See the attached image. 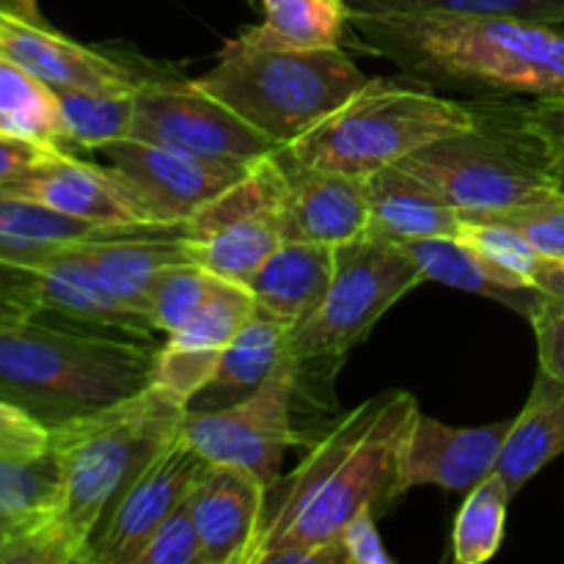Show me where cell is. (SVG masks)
Masks as SVG:
<instances>
[{"instance_id": "24", "label": "cell", "mask_w": 564, "mask_h": 564, "mask_svg": "<svg viewBox=\"0 0 564 564\" xmlns=\"http://www.w3.org/2000/svg\"><path fill=\"white\" fill-rule=\"evenodd\" d=\"M290 356V328L273 314L257 306L242 323L235 339L226 345L218 369L202 391L191 400L187 411H220L253 394Z\"/></svg>"}, {"instance_id": "19", "label": "cell", "mask_w": 564, "mask_h": 564, "mask_svg": "<svg viewBox=\"0 0 564 564\" xmlns=\"http://www.w3.org/2000/svg\"><path fill=\"white\" fill-rule=\"evenodd\" d=\"M204 564H248L262 529L268 488L251 471L207 463L185 496Z\"/></svg>"}, {"instance_id": "15", "label": "cell", "mask_w": 564, "mask_h": 564, "mask_svg": "<svg viewBox=\"0 0 564 564\" xmlns=\"http://www.w3.org/2000/svg\"><path fill=\"white\" fill-rule=\"evenodd\" d=\"M512 422L482 427H452L416 411L400 446L394 499L419 485H438L444 490H471L496 471L507 430Z\"/></svg>"}, {"instance_id": "12", "label": "cell", "mask_w": 564, "mask_h": 564, "mask_svg": "<svg viewBox=\"0 0 564 564\" xmlns=\"http://www.w3.org/2000/svg\"><path fill=\"white\" fill-rule=\"evenodd\" d=\"M207 460L180 433L132 479L91 540L88 564H135L160 523L185 501Z\"/></svg>"}, {"instance_id": "43", "label": "cell", "mask_w": 564, "mask_h": 564, "mask_svg": "<svg viewBox=\"0 0 564 564\" xmlns=\"http://www.w3.org/2000/svg\"><path fill=\"white\" fill-rule=\"evenodd\" d=\"M534 286L545 295L556 297V301H564V262H549L545 259L538 279H534Z\"/></svg>"}, {"instance_id": "10", "label": "cell", "mask_w": 564, "mask_h": 564, "mask_svg": "<svg viewBox=\"0 0 564 564\" xmlns=\"http://www.w3.org/2000/svg\"><path fill=\"white\" fill-rule=\"evenodd\" d=\"M130 138L235 169H251L279 152L270 138L196 80L163 77H143L138 86Z\"/></svg>"}, {"instance_id": "40", "label": "cell", "mask_w": 564, "mask_h": 564, "mask_svg": "<svg viewBox=\"0 0 564 564\" xmlns=\"http://www.w3.org/2000/svg\"><path fill=\"white\" fill-rule=\"evenodd\" d=\"M378 516L372 510H361L339 534V549L345 564H394L389 551L383 549L378 527Z\"/></svg>"}, {"instance_id": "16", "label": "cell", "mask_w": 564, "mask_h": 564, "mask_svg": "<svg viewBox=\"0 0 564 564\" xmlns=\"http://www.w3.org/2000/svg\"><path fill=\"white\" fill-rule=\"evenodd\" d=\"M80 242V240H77ZM33 273L36 317H58L75 328L119 330L130 339H152L158 334L147 312L130 306L97 279L86 259L77 253L75 242L55 246L22 262Z\"/></svg>"}, {"instance_id": "3", "label": "cell", "mask_w": 564, "mask_h": 564, "mask_svg": "<svg viewBox=\"0 0 564 564\" xmlns=\"http://www.w3.org/2000/svg\"><path fill=\"white\" fill-rule=\"evenodd\" d=\"M154 361L143 339L20 319L0 328V397L55 430L147 391Z\"/></svg>"}, {"instance_id": "9", "label": "cell", "mask_w": 564, "mask_h": 564, "mask_svg": "<svg viewBox=\"0 0 564 564\" xmlns=\"http://www.w3.org/2000/svg\"><path fill=\"white\" fill-rule=\"evenodd\" d=\"M290 171L279 152L253 163L235 185L182 224L191 262L220 279L248 284L284 242V193Z\"/></svg>"}, {"instance_id": "23", "label": "cell", "mask_w": 564, "mask_h": 564, "mask_svg": "<svg viewBox=\"0 0 564 564\" xmlns=\"http://www.w3.org/2000/svg\"><path fill=\"white\" fill-rule=\"evenodd\" d=\"M336 270V246L281 242L273 257L248 279L257 306L273 314L286 328L306 323L325 301Z\"/></svg>"}, {"instance_id": "27", "label": "cell", "mask_w": 564, "mask_h": 564, "mask_svg": "<svg viewBox=\"0 0 564 564\" xmlns=\"http://www.w3.org/2000/svg\"><path fill=\"white\" fill-rule=\"evenodd\" d=\"M400 246L419 264L424 281H438L452 290L490 297V301L516 308L523 317L540 297V290H516V286L505 284L496 270L457 237H427V240H411L400 242Z\"/></svg>"}, {"instance_id": "45", "label": "cell", "mask_w": 564, "mask_h": 564, "mask_svg": "<svg viewBox=\"0 0 564 564\" xmlns=\"http://www.w3.org/2000/svg\"><path fill=\"white\" fill-rule=\"evenodd\" d=\"M6 534H9V527H6V523H3V521H0V545H3Z\"/></svg>"}, {"instance_id": "6", "label": "cell", "mask_w": 564, "mask_h": 564, "mask_svg": "<svg viewBox=\"0 0 564 564\" xmlns=\"http://www.w3.org/2000/svg\"><path fill=\"white\" fill-rule=\"evenodd\" d=\"M400 165L438 191L463 218L501 213L564 187L562 158L527 124L523 105L477 108L468 130L419 149Z\"/></svg>"}, {"instance_id": "18", "label": "cell", "mask_w": 564, "mask_h": 564, "mask_svg": "<svg viewBox=\"0 0 564 564\" xmlns=\"http://www.w3.org/2000/svg\"><path fill=\"white\" fill-rule=\"evenodd\" d=\"M253 308L257 301L246 284L218 279L213 295L198 308L196 317L165 336V345L158 347L152 386L191 405L193 397L215 375L226 345L235 339Z\"/></svg>"}, {"instance_id": "34", "label": "cell", "mask_w": 564, "mask_h": 564, "mask_svg": "<svg viewBox=\"0 0 564 564\" xmlns=\"http://www.w3.org/2000/svg\"><path fill=\"white\" fill-rule=\"evenodd\" d=\"M350 14H460L564 25V0H347Z\"/></svg>"}, {"instance_id": "20", "label": "cell", "mask_w": 564, "mask_h": 564, "mask_svg": "<svg viewBox=\"0 0 564 564\" xmlns=\"http://www.w3.org/2000/svg\"><path fill=\"white\" fill-rule=\"evenodd\" d=\"M284 163L290 171L284 193V242L341 246L367 235V176L306 169L286 158Z\"/></svg>"}, {"instance_id": "4", "label": "cell", "mask_w": 564, "mask_h": 564, "mask_svg": "<svg viewBox=\"0 0 564 564\" xmlns=\"http://www.w3.org/2000/svg\"><path fill=\"white\" fill-rule=\"evenodd\" d=\"M185 413V402L149 386L132 400L50 430L58 496L47 518L75 564H88L94 534L132 479L180 433Z\"/></svg>"}, {"instance_id": "30", "label": "cell", "mask_w": 564, "mask_h": 564, "mask_svg": "<svg viewBox=\"0 0 564 564\" xmlns=\"http://www.w3.org/2000/svg\"><path fill=\"white\" fill-rule=\"evenodd\" d=\"M0 132L69 149L55 91L0 53Z\"/></svg>"}, {"instance_id": "22", "label": "cell", "mask_w": 564, "mask_h": 564, "mask_svg": "<svg viewBox=\"0 0 564 564\" xmlns=\"http://www.w3.org/2000/svg\"><path fill=\"white\" fill-rule=\"evenodd\" d=\"M367 235L391 242L457 237L463 215L438 191L402 165H389L367 176Z\"/></svg>"}, {"instance_id": "36", "label": "cell", "mask_w": 564, "mask_h": 564, "mask_svg": "<svg viewBox=\"0 0 564 564\" xmlns=\"http://www.w3.org/2000/svg\"><path fill=\"white\" fill-rule=\"evenodd\" d=\"M479 218L512 226L532 242L540 257L549 262H564V187H554L516 207L479 215Z\"/></svg>"}, {"instance_id": "5", "label": "cell", "mask_w": 564, "mask_h": 564, "mask_svg": "<svg viewBox=\"0 0 564 564\" xmlns=\"http://www.w3.org/2000/svg\"><path fill=\"white\" fill-rule=\"evenodd\" d=\"M372 80L341 47L264 50L231 39L198 86L279 149L328 119Z\"/></svg>"}, {"instance_id": "2", "label": "cell", "mask_w": 564, "mask_h": 564, "mask_svg": "<svg viewBox=\"0 0 564 564\" xmlns=\"http://www.w3.org/2000/svg\"><path fill=\"white\" fill-rule=\"evenodd\" d=\"M358 47L427 88L471 97L564 99V31L460 14H350Z\"/></svg>"}, {"instance_id": "25", "label": "cell", "mask_w": 564, "mask_h": 564, "mask_svg": "<svg viewBox=\"0 0 564 564\" xmlns=\"http://www.w3.org/2000/svg\"><path fill=\"white\" fill-rule=\"evenodd\" d=\"M560 455H564V383L540 369L527 405L507 430L496 474L516 496Z\"/></svg>"}, {"instance_id": "11", "label": "cell", "mask_w": 564, "mask_h": 564, "mask_svg": "<svg viewBox=\"0 0 564 564\" xmlns=\"http://www.w3.org/2000/svg\"><path fill=\"white\" fill-rule=\"evenodd\" d=\"M297 372V361L286 356L253 394L235 405L220 411H187L182 435L207 463L246 468L270 490L281 479L286 452L297 441L292 427Z\"/></svg>"}, {"instance_id": "8", "label": "cell", "mask_w": 564, "mask_h": 564, "mask_svg": "<svg viewBox=\"0 0 564 564\" xmlns=\"http://www.w3.org/2000/svg\"><path fill=\"white\" fill-rule=\"evenodd\" d=\"M419 284H424V273L400 242L364 235L336 246V270L325 301L306 323L290 330V356L297 369L341 361Z\"/></svg>"}, {"instance_id": "44", "label": "cell", "mask_w": 564, "mask_h": 564, "mask_svg": "<svg viewBox=\"0 0 564 564\" xmlns=\"http://www.w3.org/2000/svg\"><path fill=\"white\" fill-rule=\"evenodd\" d=\"M20 319H31V312H25V308L17 306V303L0 301V328H3V325L20 323Z\"/></svg>"}, {"instance_id": "31", "label": "cell", "mask_w": 564, "mask_h": 564, "mask_svg": "<svg viewBox=\"0 0 564 564\" xmlns=\"http://www.w3.org/2000/svg\"><path fill=\"white\" fill-rule=\"evenodd\" d=\"M510 499V488L496 471L468 490L452 527V560L457 564H482L499 554Z\"/></svg>"}, {"instance_id": "42", "label": "cell", "mask_w": 564, "mask_h": 564, "mask_svg": "<svg viewBox=\"0 0 564 564\" xmlns=\"http://www.w3.org/2000/svg\"><path fill=\"white\" fill-rule=\"evenodd\" d=\"M523 119L564 163V99H534L523 105Z\"/></svg>"}, {"instance_id": "41", "label": "cell", "mask_w": 564, "mask_h": 564, "mask_svg": "<svg viewBox=\"0 0 564 564\" xmlns=\"http://www.w3.org/2000/svg\"><path fill=\"white\" fill-rule=\"evenodd\" d=\"M61 152H69V149L0 132V185L20 180L28 171L39 169V165L47 163V160L58 158Z\"/></svg>"}, {"instance_id": "37", "label": "cell", "mask_w": 564, "mask_h": 564, "mask_svg": "<svg viewBox=\"0 0 564 564\" xmlns=\"http://www.w3.org/2000/svg\"><path fill=\"white\" fill-rule=\"evenodd\" d=\"M135 564H204L202 543L185 501L160 523Z\"/></svg>"}, {"instance_id": "14", "label": "cell", "mask_w": 564, "mask_h": 564, "mask_svg": "<svg viewBox=\"0 0 564 564\" xmlns=\"http://www.w3.org/2000/svg\"><path fill=\"white\" fill-rule=\"evenodd\" d=\"M0 53L50 88H135L143 77L50 25L36 0H0Z\"/></svg>"}, {"instance_id": "1", "label": "cell", "mask_w": 564, "mask_h": 564, "mask_svg": "<svg viewBox=\"0 0 564 564\" xmlns=\"http://www.w3.org/2000/svg\"><path fill=\"white\" fill-rule=\"evenodd\" d=\"M419 402L389 389L330 424L295 471L268 490L248 564H345L339 534L361 510L397 505V460Z\"/></svg>"}, {"instance_id": "29", "label": "cell", "mask_w": 564, "mask_h": 564, "mask_svg": "<svg viewBox=\"0 0 564 564\" xmlns=\"http://www.w3.org/2000/svg\"><path fill=\"white\" fill-rule=\"evenodd\" d=\"M66 147L102 149L130 138L135 88H53Z\"/></svg>"}, {"instance_id": "32", "label": "cell", "mask_w": 564, "mask_h": 564, "mask_svg": "<svg viewBox=\"0 0 564 564\" xmlns=\"http://www.w3.org/2000/svg\"><path fill=\"white\" fill-rule=\"evenodd\" d=\"M58 496V460L53 452L39 457L0 455V521L6 527L50 516Z\"/></svg>"}, {"instance_id": "28", "label": "cell", "mask_w": 564, "mask_h": 564, "mask_svg": "<svg viewBox=\"0 0 564 564\" xmlns=\"http://www.w3.org/2000/svg\"><path fill=\"white\" fill-rule=\"evenodd\" d=\"M102 231L108 229L0 191V259L3 262H31L50 248L88 240Z\"/></svg>"}, {"instance_id": "35", "label": "cell", "mask_w": 564, "mask_h": 564, "mask_svg": "<svg viewBox=\"0 0 564 564\" xmlns=\"http://www.w3.org/2000/svg\"><path fill=\"white\" fill-rule=\"evenodd\" d=\"M220 275L196 262H176L158 275L149 292V319L158 334H174L209 301Z\"/></svg>"}, {"instance_id": "21", "label": "cell", "mask_w": 564, "mask_h": 564, "mask_svg": "<svg viewBox=\"0 0 564 564\" xmlns=\"http://www.w3.org/2000/svg\"><path fill=\"white\" fill-rule=\"evenodd\" d=\"M97 279L113 295L149 314V292L158 275L176 262H191L182 226H127L75 242Z\"/></svg>"}, {"instance_id": "26", "label": "cell", "mask_w": 564, "mask_h": 564, "mask_svg": "<svg viewBox=\"0 0 564 564\" xmlns=\"http://www.w3.org/2000/svg\"><path fill=\"white\" fill-rule=\"evenodd\" d=\"M264 17L240 42L264 50L341 47L350 25L347 0H262Z\"/></svg>"}, {"instance_id": "33", "label": "cell", "mask_w": 564, "mask_h": 564, "mask_svg": "<svg viewBox=\"0 0 564 564\" xmlns=\"http://www.w3.org/2000/svg\"><path fill=\"white\" fill-rule=\"evenodd\" d=\"M457 240L466 242L479 259H485L505 284L516 286V290H538L534 279L545 259L518 229L501 224V220L463 218Z\"/></svg>"}, {"instance_id": "39", "label": "cell", "mask_w": 564, "mask_h": 564, "mask_svg": "<svg viewBox=\"0 0 564 564\" xmlns=\"http://www.w3.org/2000/svg\"><path fill=\"white\" fill-rule=\"evenodd\" d=\"M50 449V430L42 422L0 397V455L39 457Z\"/></svg>"}, {"instance_id": "38", "label": "cell", "mask_w": 564, "mask_h": 564, "mask_svg": "<svg viewBox=\"0 0 564 564\" xmlns=\"http://www.w3.org/2000/svg\"><path fill=\"white\" fill-rule=\"evenodd\" d=\"M527 317L538 339L540 369L564 383V301L540 292Z\"/></svg>"}, {"instance_id": "13", "label": "cell", "mask_w": 564, "mask_h": 564, "mask_svg": "<svg viewBox=\"0 0 564 564\" xmlns=\"http://www.w3.org/2000/svg\"><path fill=\"white\" fill-rule=\"evenodd\" d=\"M102 152L110 169L160 226H182L248 171L209 163L135 138L108 143Z\"/></svg>"}, {"instance_id": "7", "label": "cell", "mask_w": 564, "mask_h": 564, "mask_svg": "<svg viewBox=\"0 0 564 564\" xmlns=\"http://www.w3.org/2000/svg\"><path fill=\"white\" fill-rule=\"evenodd\" d=\"M474 121L477 108L471 105L391 77H372L356 97L281 149V154L306 169L369 176L400 165L441 138L468 130Z\"/></svg>"}, {"instance_id": "17", "label": "cell", "mask_w": 564, "mask_h": 564, "mask_svg": "<svg viewBox=\"0 0 564 564\" xmlns=\"http://www.w3.org/2000/svg\"><path fill=\"white\" fill-rule=\"evenodd\" d=\"M0 191L102 229L160 226L149 218L113 169H99L77 160L72 152H61L20 180L0 185Z\"/></svg>"}]
</instances>
